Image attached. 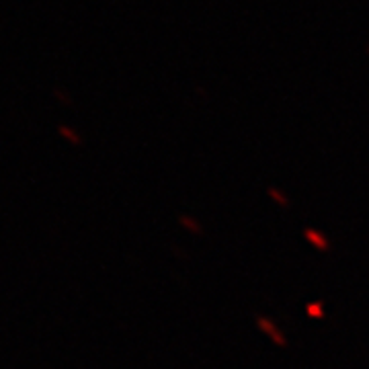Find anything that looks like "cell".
<instances>
[{
  "label": "cell",
  "instance_id": "cell-1",
  "mask_svg": "<svg viewBox=\"0 0 369 369\" xmlns=\"http://www.w3.org/2000/svg\"><path fill=\"white\" fill-rule=\"evenodd\" d=\"M257 324H259V328L263 330V332H267L273 341H275V345H279V347H285V338L279 334V330L275 328V324L269 323L267 318H263V316H259L257 318Z\"/></svg>",
  "mask_w": 369,
  "mask_h": 369
},
{
  "label": "cell",
  "instance_id": "cell-2",
  "mask_svg": "<svg viewBox=\"0 0 369 369\" xmlns=\"http://www.w3.org/2000/svg\"><path fill=\"white\" fill-rule=\"evenodd\" d=\"M304 236H306V240H310V242H312L318 250H323V252H326V250H328V246H330L323 232L308 228V230H304Z\"/></svg>",
  "mask_w": 369,
  "mask_h": 369
},
{
  "label": "cell",
  "instance_id": "cell-3",
  "mask_svg": "<svg viewBox=\"0 0 369 369\" xmlns=\"http://www.w3.org/2000/svg\"><path fill=\"white\" fill-rule=\"evenodd\" d=\"M58 132H60V136H64L68 141H72L74 146H80V138H78V136H76V132H72L70 128L62 126V128H58Z\"/></svg>",
  "mask_w": 369,
  "mask_h": 369
},
{
  "label": "cell",
  "instance_id": "cell-4",
  "mask_svg": "<svg viewBox=\"0 0 369 369\" xmlns=\"http://www.w3.org/2000/svg\"><path fill=\"white\" fill-rule=\"evenodd\" d=\"M308 314L312 316V318H323L324 316V312H323V304H310L308 308Z\"/></svg>",
  "mask_w": 369,
  "mask_h": 369
},
{
  "label": "cell",
  "instance_id": "cell-5",
  "mask_svg": "<svg viewBox=\"0 0 369 369\" xmlns=\"http://www.w3.org/2000/svg\"><path fill=\"white\" fill-rule=\"evenodd\" d=\"M269 195L275 199L277 203H281L283 207H287V205H289V199H285V197H283V193H279L277 189H269Z\"/></svg>",
  "mask_w": 369,
  "mask_h": 369
},
{
  "label": "cell",
  "instance_id": "cell-6",
  "mask_svg": "<svg viewBox=\"0 0 369 369\" xmlns=\"http://www.w3.org/2000/svg\"><path fill=\"white\" fill-rule=\"evenodd\" d=\"M181 222H183V226H187V228H191V232H195V234H201V226L199 224H195L191 218H187V216H183L181 218Z\"/></svg>",
  "mask_w": 369,
  "mask_h": 369
},
{
  "label": "cell",
  "instance_id": "cell-7",
  "mask_svg": "<svg viewBox=\"0 0 369 369\" xmlns=\"http://www.w3.org/2000/svg\"><path fill=\"white\" fill-rule=\"evenodd\" d=\"M55 96H60V101H64V103H70V101H68V96H66V94H64V92L55 91Z\"/></svg>",
  "mask_w": 369,
  "mask_h": 369
}]
</instances>
